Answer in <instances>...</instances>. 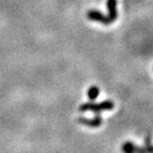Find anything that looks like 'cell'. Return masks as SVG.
I'll use <instances>...</instances> for the list:
<instances>
[{"instance_id": "cell-7", "label": "cell", "mask_w": 153, "mask_h": 153, "mask_svg": "<svg viewBox=\"0 0 153 153\" xmlns=\"http://www.w3.org/2000/svg\"><path fill=\"white\" fill-rule=\"evenodd\" d=\"M144 148V150L146 153H153V145L151 144V142H150V137L147 136L146 137V139H145V147H143Z\"/></svg>"}, {"instance_id": "cell-3", "label": "cell", "mask_w": 153, "mask_h": 153, "mask_svg": "<svg viewBox=\"0 0 153 153\" xmlns=\"http://www.w3.org/2000/svg\"><path fill=\"white\" fill-rule=\"evenodd\" d=\"M87 16L88 19L93 20V21H97V22H100L103 25H109V21L108 16H105L102 12L97 11V10H90L87 12Z\"/></svg>"}, {"instance_id": "cell-4", "label": "cell", "mask_w": 153, "mask_h": 153, "mask_svg": "<svg viewBox=\"0 0 153 153\" xmlns=\"http://www.w3.org/2000/svg\"><path fill=\"white\" fill-rule=\"evenodd\" d=\"M106 5H108V21L109 23H112L115 19L117 18V10H116V0H108L106 2Z\"/></svg>"}, {"instance_id": "cell-5", "label": "cell", "mask_w": 153, "mask_h": 153, "mask_svg": "<svg viewBox=\"0 0 153 153\" xmlns=\"http://www.w3.org/2000/svg\"><path fill=\"white\" fill-rule=\"evenodd\" d=\"M88 97L91 100H94L97 99L100 94V88L97 85H91V87L88 90Z\"/></svg>"}, {"instance_id": "cell-1", "label": "cell", "mask_w": 153, "mask_h": 153, "mask_svg": "<svg viewBox=\"0 0 153 153\" xmlns=\"http://www.w3.org/2000/svg\"><path fill=\"white\" fill-rule=\"evenodd\" d=\"M114 108V103L111 100H103L99 103L94 102H85L79 106V111L87 112L91 111L94 114H100L102 111H111Z\"/></svg>"}, {"instance_id": "cell-2", "label": "cell", "mask_w": 153, "mask_h": 153, "mask_svg": "<svg viewBox=\"0 0 153 153\" xmlns=\"http://www.w3.org/2000/svg\"><path fill=\"white\" fill-rule=\"evenodd\" d=\"M78 122L79 123L87 125L90 127H99L100 124L102 123V116L100 114H96V115L93 118H87V117H78Z\"/></svg>"}, {"instance_id": "cell-6", "label": "cell", "mask_w": 153, "mask_h": 153, "mask_svg": "<svg viewBox=\"0 0 153 153\" xmlns=\"http://www.w3.org/2000/svg\"><path fill=\"white\" fill-rule=\"evenodd\" d=\"M122 151L123 153H135V145L131 141H126L122 145Z\"/></svg>"}, {"instance_id": "cell-8", "label": "cell", "mask_w": 153, "mask_h": 153, "mask_svg": "<svg viewBox=\"0 0 153 153\" xmlns=\"http://www.w3.org/2000/svg\"><path fill=\"white\" fill-rule=\"evenodd\" d=\"M135 153H146L144 148H140L138 146H135Z\"/></svg>"}]
</instances>
